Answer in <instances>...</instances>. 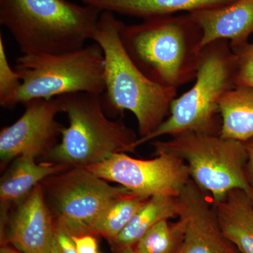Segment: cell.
Listing matches in <instances>:
<instances>
[{"label": "cell", "instance_id": "1", "mask_svg": "<svg viewBox=\"0 0 253 253\" xmlns=\"http://www.w3.org/2000/svg\"><path fill=\"white\" fill-rule=\"evenodd\" d=\"M123 24L113 13L102 11L93 36L104 56L105 91L101 100L103 106L113 112L133 113L139 137H144L167 118L177 89L157 84L141 72L121 41Z\"/></svg>", "mask_w": 253, "mask_h": 253}, {"label": "cell", "instance_id": "2", "mask_svg": "<svg viewBox=\"0 0 253 253\" xmlns=\"http://www.w3.org/2000/svg\"><path fill=\"white\" fill-rule=\"evenodd\" d=\"M126 52L151 81L177 89L195 79L201 60L202 31L191 15H168L123 24Z\"/></svg>", "mask_w": 253, "mask_h": 253}, {"label": "cell", "instance_id": "3", "mask_svg": "<svg viewBox=\"0 0 253 253\" xmlns=\"http://www.w3.org/2000/svg\"><path fill=\"white\" fill-rule=\"evenodd\" d=\"M101 11L68 0H0V24L22 55L62 54L92 41Z\"/></svg>", "mask_w": 253, "mask_h": 253}, {"label": "cell", "instance_id": "4", "mask_svg": "<svg viewBox=\"0 0 253 253\" xmlns=\"http://www.w3.org/2000/svg\"><path fill=\"white\" fill-rule=\"evenodd\" d=\"M236 55L227 41L206 46L194 85L173 100L167 118L149 135L138 138L134 149L164 136L184 132L219 134V104L223 96L236 86Z\"/></svg>", "mask_w": 253, "mask_h": 253}, {"label": "cell", "instance_id": "5", "mask_svg": "<svg viewBox=\"0 0 253 253\" xmlns=\"http://www.w3.org/2000/svg\"><path fill=\"white\" fill-rule=\"evenodd\" d=\"M69 125L61 139L44 156L68 168H84L103 162L119 153L134 152L138 136L121 119L106 116L101 95L75 93L58 96Z\"/></svg>", "mask_w": 253, "mask_h": 253}, {"label": "cell", "instance_id": "6", "mask_svg": "<svg viewBox=\"0 0 253 253\" xmlns=\"http://www.w3.org/2000/svg\"><path fill=\"white\" fill-rule=\"evenodd\" d=\"M151 144L155 155L171 153L179 156L189 168L191 180L212 203L221 201L234 189L243 190L253 201L244 142L219 134L184 132L167 141H153Z\"/></svg>", "mask_w": 253, "mask_h": 253}, {"label": "cell", "instance_id": "7", "mask_svg": "<svg viewBox=\"0 0 253 253\" xmlns=\"http://www.w3.org/2000/svg\"><path fill=\"white\" fill-rule=\"evenodd\" d=\"M15 70L22 83L14 106L30 100L105 91L104 53L96 42L62 54L22 55Z\"/></svg>", "mask_w": 253, "mask_h": 253}, {"label": "cell", "instance_id": "8", "mask_svg": "<svg viewBox=\"0 0 253 253\" xmlns=\"http://www.w3.org/2000/svg\"><path fill=\"white\" fill-rule=\"evenodd\" d=\"M55 226L72 236L91 234L108 204L131 193L112 186L84 168H73L46 178L41 183ZM132 193V192H131Z\"/></svg>", "mask_w": 253, "mask_h": 253}, {"label": "cell", "instance_id": "9", "mask_svg": "<svg viewBox=\"0 0 253 253\" xmlns=\"http://www.w3.org/2000/svg\"><path fill=\"white\" fill-rule=\"evenodd\" d=\"M156 156L153 159L142 160L119 153L86 169L104 180L116 183L144 197L179 196L191 179L187 165L171 153Z\"/></svg>", "mask_w": 253, "mask_h": 253}, {"label": "cell", "instance_id": "10", "mask_svg": "<svg viewBox=\"0 0 253 253\" xmlns=\"http://www.w3.org/2000/svg\"><path fill=\"white\" fill-rule=\"evenodd\" d=\"M25 111L16 122L0 132V159L2 165L22 156L38 157L58 144L64 126L56 121L62 112L59 98L33 99L23 104Z\"/></svg>", "mask_w": 253, "mask_h": 253}, {"label": "cell", "instance_id": "11", "mask_svg": "<svg viewBox=\"0 0 253 253\" xmlns=\"http://www.w3.org/2000/svg\"><path fill=\"white\" fill-rule=\"evenodd\" d=\"M178 198V218L185 224L180 253H240L223 234L211 198L194 181H189Z\"/></svg>", "mask_w": 253, "mask_h": 253}, {"label": "cell", "instance_id": "12", "mask_svg": "<svg viewBox=\"0 0 253 253\" xmlns=\"http://www.w3.org/2000/svg\"><path fill=\"white\" fill-rule=\"evenodd\" d=\"M54 222L42 184H38L14 212L1 218V244L6 242L23 253H51Z\"/></svg>", "mask_w": 253, "mask_h": 253}, {"label": "cell", "instance_id": "13", "mask_svg": "<svg viewBox=\"0 0 253 253\" xmlns=\"http://www.w3.org/2000/svg\"><path fill=\"white\" fill-rule=\"evenodd\" d=\"M189 14L202 31L201 50L219 41H227L231 49H236L249 42L253 34V0H237Z\"/></svg>", "mask_w": 253, "mask_h": 253}, {"label": "cell", "instance_id": "14", "mask_svg": "<svg viewBox=\"0 0 253 253\" xmlns=\"http://www.w3.org/2000/svg\"><path fill=\"white\" fill-rule=\"evenodd\" d=\"M36 158L22 156L13 161L0 182L1 211L7 212L11 204L23 201L38 184L49 176L70 169L57 163L43 161L37 163Z\"/></svg>", "mask_w": 253, "mask_h": 253}, {"label": "cell", "instance_id": "15", "mask_svg": "<svg viewBox=\"0 0 253 253\" xmlns=\"http://www.w3.org/2000/svg\"><path fill=\"white\" fill-rule=\"evenodd\" d=\"M237 0H82L83 4L102 11L146 18L215 9Z\"/></svg>", "mask_w": 253, "mask_h": 253}, {"label": "cell", "instance_id": "16", "mask_svg": "<svg viewBox=\"0 0 253 253\" xmlns=\"http://www.w3.org/2000/svg\"><path fill=\"white\" fill-rule=\"evenodd\" d=\"M212 204L226 239L240 253H253V201L249 195L231 190Z\"/></svg>", "mask_w": 253, "mask_h": 253}, {"label": "cell", "instance_id": "17", "mask_svg": "<svg viewBox=\"0 0 253 253\" xmlns=\"http://www.w3.org/2000/svg\"><path fill=\"white\" fill-rule=\"evenodd\" d=\"M219 135L245 142L253 139V88L236 86L223 96L219 104Z\"/></svg>", "mask_w": 253, "mask_h": 253}, {"label": "cell", "instance_id": "18", "mask_svg": "<svg viewBox=\"0 0 253 253\" xmlns=\"http://www.w3.org/2000/svg\"><path fill=\"white\" fill-rule=\"evenodd\" d=\"M178 196H154L136 212L121 234L110 242L113 249L134 247L139 239L158 222L179 217Z\"/></svg>", "mask_w": 253, "mask_h": 253}, {"label": "cell", "instance_id": "19", "mask_svg": "<svg viewBox=\"0 0 253 253\" xmlns=\"http://www.w3.org/2000/svg\"><path fill=\"white\" fill-rule=\"evenodd\" d=\"M149 199L131 192L113 199L96 221L93 235L103 236L111 242Z\"/></svg>", "mask_w": 253, "mask_h": 253}, {"label": "cell", "instance_id": "20", "mask_svg": "<svg viewBox=\"0 0 253 253\" xmlns=\"http://www.w3.org/2000/svg\"><path fill=\"white\" fill-rule=\"evenodd\" d=\"M185 224L181 218L176 222L166 219L149 229L134 246L139 253H180Z\"/></svg>", "mask_w": 253, "mask_h": 253}, {"label": "cell", "instance_id": "21", "mask_svg": "<svg viewBox=\"0 0 253 253\" xmlns=\"http://www.w3.org/2000/svg\"><path fill=\"white\" fill-rule=\"evenodd\" d=\"M21 77L10 66L2 36L0 35V105L3 108L14 106V101L21 88Z\"/></svg>", "mask_w": 253, "mask_h": 253}, {"label": "cell", "instance_id": "22", "mask_svg": "<svg viewBox=\"0 0 253 253\" xmlns=\"http://www.w3.org/2000/svg\"><path fill=\"white\" fill-rule=\"evenodd\" d=\"M232 50L236 57V85L253 88V41Z\"/></svg>", "mask_w": 253, "mask_h": 253}, {"label": "cell", "instance_id": "23", "mask_svg": "<svg viewBox=\"0 0 253 253\" xmlns=\"http://www.w3.org/2000/svg\"><path fill=\"white\" fill-rule=\"evenodd\" d=\"M51 253H78L73 236L54 224Z\"/></svg>", "mask_w": 253, "mask_h": 253}, {"label": "cell", "instance_id": "24", "mask_svg": "<svg viewBox=\"0 0 253 253\" xmlns=\"http://www.w3.org/2000/svg\"><path fill=\"white\" fill-rule=\"evenodd\" d=\"M78 253H98L97 241L94 235L73 236Z\"/></svg>", "mask_w": 253, "mask_h": 253}, {"label": "cell", "instance_id": "25", "mask_svg": "<svg viewBox=\"0 0 253 253\" xmlns=\"http://www.w3.org/2000/svg\"><path fill=\"white\" fill-rule=\"evenodd\" d=\"M244 144L248 153L246 172H247L248 178H249L250 182L253 186V139L245 141Z\"/></svg>", "mask_w": 253, "mask_h": 253}, {"label": "cell", "instance_id": "26", "mask_svg": "<svg viewBox=\"0 0 253 253\" xmlns=\"http://www.w3.org/2000/svg\"><path fill=\"white\" fill-rule=\"evenodd\" d=\"M0 253H23L19 250L14 247L7 246L6 244L3 245L0 249Z\"/></svg>", "mask_w": 253, "mask_h": 253}, {"label": "cell", "instance_id": "27", "mask_svg": "<svg viewBox=\"0 0 253 253\" xmlns=\"http://www.w3.org/2000/svg\"><path fill=\"white\" fill-rule=\"evenodd\" d=\"M114 253H139L136 251L134 247H123L113 249Z\"/></svg>", "mask_w": 253, "mask_h": 253}, {"label": "cell", "instance_id": "28", "mask_svg": "<svg viewBox=\"0 0 253 253\" xmlns=\"http://www.w3.org/2000/svg\"></svg>", "mask_w": 253, "mask_h": 253}]
</instances>
